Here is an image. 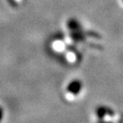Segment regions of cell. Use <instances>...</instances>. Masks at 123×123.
<instances>
[{"label":"cell","mask_w":123,"mask_h":123,"mask_svg":"<svg viewBox=\"0 0 123 123\" xmlns=\"http://www.w3.org/2000/svg\"><path fill=\"white\" fill-rule=\"evenodd\" d=\"M70 36L75 42H81V41H83L85 39V34L80 30L73 31L71 34H70Z\"/></svg>","instance_id":"2"},{"label":"cell","mask_w":123,"mask_h":123,"mask_svg":"<svg viewBox=\"0 0 123 123\" xmlns=\"http://www.w3.org/2000/svg\"><path fill=\"white\" fill-rule=\"evenodd\" d=\"M8 2H9V4H10L12 7H15V8L17 7V3L15 2V0H8Z\"/></svg>","instance_id":"5"},{"label":"cell","mask_w":123,"mask_h":123,"mask_svg":"<svg viewBox=\"0 0 123 123\" xmlns=\"http://www.w3.org/2000/svg\"><path fill=\"white\" fill-rule=\"evenodd\" d=\"M81 88H82V84H81L80 81L78 80H72L68 85L67 91L71 94L77 95L80 93V92L81 91Z\"/></svg>","instance_id":"1"},{"label":"cell","mask_w":123,"mask_h":123,"mask_svg":"<svg viewBox=\"0 0 123 123\" xmlns=\"http://www.w3.org/2000/svg\"><path fill=\"white\" fill-rule=\"evenodd\" d=\"M108 111V108L106 107H99L98 108L97 110V115H98V117L100 120H104V118L105 117L106 112Z\"/></svg>","instance_id":"3"},{"label":"cell","mask_w":123,"mask_h":123,"mask_svg":"<svg viewBox=\"0 0 123 123\" xmlns=\"http://www.w3.org/2000/svg\"><path fill=\"white\" fill-rule=\"evenodd\" d=\"M3 115H4V110H3V108L0 106V121H2Z\"/></svg>","instance_id":"6"},{"label":"cell","mask_w":123,"mask_h":123,"mask_svg":"<svg viewBox=\"0 0 123 123\" xmlns=\"http://www.w3.org/2000/svg\"><path fill=\"white\" fill-rule=\"evenodd\" d=\"M68 26L70 29H72L73 31L75 30H80V27L79 22L74 20H70V21L68 22Z\"/></svg>","instance_id":"4"},{"label":"cell","mask_w":123,"mask_h":123,"mask_svg":"<svg viewBox=\"0 0 123 123\" xmlns=\"http://www.w3.org/2000/svg\"><path fill=\"white\" fill-rule=\"evenodd\" d=\"M122 2H123V0H122Z\"/></svg>","instance_id":"7"}]
</instances>
